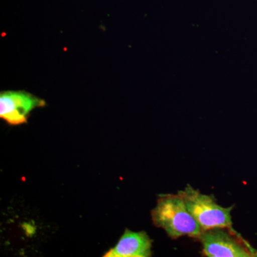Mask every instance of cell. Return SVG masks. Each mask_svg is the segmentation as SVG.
Returning a JSON list of instances; mask_svg holds the SVG:
<instances>
[{"mask_svg": "<svg viewBox=\"0 0 257 257\" xmlns=\"http://www.w3.org/2000/svg\"><path fill=\"white\" fill-rule=\"evenodd\" d=\"M178 194L202 231L216 227L233 228L231 215L233 206L221 207L214 196L202 194L190 185L179 191Z\"/></svg>", "mask_w": 257, "mask_h": 257, "instance_id": "cell-2", "label": "cell"}, {"mask_svg": "<svg viewBox=\"0 0 257 257\" xmlns=\"http://www.w3.org/2000/svg\"><path fill=\"white\" fill-rule=\"evenodd\" d=\"M152 240L145 231L125 230L114 247L104 257H149L152 256Z\"/></svg>", "mask_w": 257, "mask_h": 257, "instance_id": "cell-5", "label": "cell"}, {"mask_svg": "<svg viewBox=\"0 0 257 257\" xmlns=\"http://www.w3.org/2000/svg\"><path fill=\"white\" fill-rule=\"evenodd\" d=\"M45 105V101L30 93L8 91L0 94V117L10 125L25 124L30 112Z\"/></svg>", "mask_w": 257, "mask_h": 257, "instance_id": "cell-4", "label": "cell"}, {"mask_svg": "<svg viewBox=\"0 0 257 257\" xmlns=\"http://www.w3.org/2000/svg\"><path fill=\"white\" fill-rule=\"evenodd\" d=\"M208 257L257 256V251L250 246L234 228L216 227L202 231L197 239Z\"/></svg>", "mask_w": 257, "mask_h": 257, "instance_id": "cell-3", "label": "cell"}, {"mask_svg": "<svg viewBox=\"0 0 257 257\" xmlns=\"http://www.w3.org/2000/svg\"><path fill=\"white\" fill-rule=\"evenodd\" d=\"M152 219L157 227L165 230L173 239L183 236L198 239L202 232L178 193L159 196L157 206L152 211Z\"/></svg>", "mask_w": 257, "mask_h": 257, "instance_id": "cell-1", "label": "cell"}]
</instances>
